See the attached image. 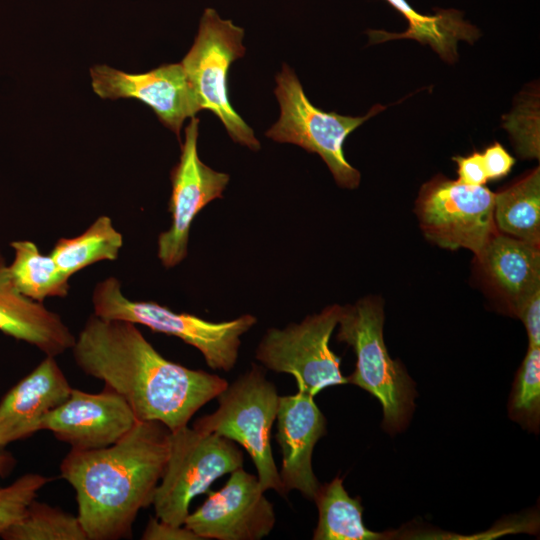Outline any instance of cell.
I'll list each match as a JSON object with an SVG mask.
<instances>
[{
    "instance_id": "1",
    "label": "cell",
    "mask_w": 540,
    "mask_h": 540,
    "mask_svg": "<svg viewBox=\"0 0 540 540\" xmlns=\"http://www.w3.org/2000/svg\"><path fill=\"white\" fill-rule=\"evenodd\" d=\"M77 366L102 380L139 421H158L171 432L216 398L228 382L164 358L136 324L92 314L71 348Z\"/></svg>"
},
{
    "instance_id": "2",
    "label": "cell",
    "mask_w": 540,
    "mask_h": 540,
    "mask_svg": "<svg viewBox=\"0 0 540 540\" xmlns=\"http://www.w3.org/2000/svg\"><path fill=\"white\" fill-rule=\"evenodd\" d=\"M170 430L139 421L118 442L100 449H71L60 474L74 489L77 517L88 540L132 535L138 512L152 504L169 455Z\"/></svg>"
},
{
    "instance_id": "3",
    "label": "cell",
    "mask_w": 540,
    "mask_h": 540,
    "mask_svg": "<svg viewBox=\"0 0 540 540\" xmlns=\"http://www.w3.org/2000/svg\"><path fill=\"white\" fill-rule=\"evenodd\" d=\"M337 339L352 347L356 366L347 376V384L356 385L373 395L382 405L383 429L402 431L415 408V384L401 362L393 360L383 338V301L365 296L354 304L342 306Z\"/></svg>"
},
{
    "instance_id": "4",
    "label": "cell",
    "mask_w": 540,
    "mask_h": 540,
    "mask_svg": "<svg viewBox=\"0 0 540 540\" xmlns=\"http://www.w3.org/2000/svg\"><path fill=\"white\" fill-rule=\"evenodd\" d=\"M95 315L143 325L155 332L175 336L195 347L207 365L228 372L235 366L241 336L257 322L255 316L244 314L236 319L212 322L189 313H177L154 301H135L122 292L116 277H107L92 291Z\"/></svg>"
},
{
    "instance_id": "5",
    "label": "cell",
    "mask_w": 540,
    "mask_h": 540,
    "mask_svg": "<svg viewBox=\"0 0 540 540\" xmlns=\"http://www.w3.org/2000/svg\"><path fill=\"white\" fill-rule=\"evenodd\" d=\"M218 408L198 418L193 427L240 444L251 457L264 491L287 495L274 461L271 429L276 419L279 395L257 365L240 375L216 397Z\"/></svg>"
},
{
    "instance_id": "6",
    "label": "cell",
    "mask_w": 540,
    "mask_h": 540,
    "mask_svg": "<svg viewBox=\"0 0 540 540\" xmlns=\"http://www.w3.org/2000/svg\"><path fill=\"white\" fill-rule=\"evenodd\" d=\"M243 465V452L218 434L184 426L169 434V455L152 505L161 521L182 526L192 500Z\"/></svg>"
},
{
    "instance_id": "7",
    "label": "cell",
    "mask_w": 540,
    "mask_h": 540,
    "mask_svg": "<svg viewBox=\"0 0 540 540\" xmlns=\"http://www.w3.org/2000/svg\"><path fill=\"white\" fill-rule=\"evenodd\" d=\"M276 83L274 92L280 105V117L267 130L266 136L276 142L292 143L308 152L317 153L339 186L357 188L361 175L345 158V139L385 107L376 105L362 117L324 112L310 102L295 73L285 64L276 76Z\"/></svg>"
},
{
    "instance_id": "8",
    "label": "cell",
    "mask_w": 540,
    "mask_h": 540,
    "mask_svg": "<svg viewBox=\"0 0 540 540\" xmlns=\"http://www.w3.org/2000/svg\"><path fill=\"white\" fill-rule=\"evenodd\" d=\"M243 37L241 27L222 19L215 9L206 8L195 41L181 64L200 109L214 113L234 142L257 151L260 143L254 131L234 110L228 95L230 66L245 54Z\"/></svg>"
},
{
    "instance_id": "9",
    "label": "cell",
    "mask_w": 540,
    "mask_h": 540,
    "mask_svg": "<svg viewBox=\"0 0 540 540\" xmlns=\"http://www.w3.org/2000/svg\"><path fill=\"white\" fill-rule=\"evenodd\" d=\"M341 309L333 304L300 323L269 328L256 349V359L272 371L292 375L298 391L313 397L326 387L347 384L340 358L329 347Z\"/></svg>"
},
{
    "instance_id": "10",
    "label": "cell",
    "mask_w": 540,
    "mask_h": 540,
    "mask_svg": "<svg viewBox=\"0 0 540 540\" xmlns=\"http://www.w3.org/2000/svg\"><path fill=\"white\" fill-rule=\"evenodd\" d=\"M493 193L438 175L420 189L415 213L424 236L434 244L477 255L498 232Z\"/></svg>"
},
{
    "instance_id": "11",
    "label": "cell",
    "mask_w": 540,
    "mask_h": 540,
    "mask_svg": "<svg viewBox=\"0 0 540 540\" xmlns=\"http://www.w3.org/2000/svg\"><path fill=\"white\" fill-rule=\"evenodd\" d=\"M198 135L199 119L192 117L185 128L179 162L170 175L171 226L160 233L157 240V256L166 268L175 267L186 258L194 218L208 203L223 197L230 179L228 174L215 171L200 160Z\"/></svg>"
},
{
    "instance_id": "12",
    "label": "cell",
    "mask_w": 540,
    "mask_h": 540,
    "mask_svg": "<svg viewBox=\"0 0 540 540\" xmlns=\"http://www.w3.org/2000/svg\"><path fill=\"white\" fill-rule=\"evenodd\" d=\"M258 477L238 468L218 491L189 513L184 526L202 540H260L270 534L276 517Z\"/></svg>"
},
{
    "instance_id": "13",
    "label": "cell",
    "mask_w": 540,
    "mask_h": 540,
    "mask_svg": "<svg viewBox=\"0 0 540 540\" xmlns=\"http://www.w3.org/2000/svg\"><path fill=\"white\" fill-rule=\"evenodd\" d=\"M92 88L102 99H136L149 106L160 122L180 141L181 127L200 106L181 63L164 64L145 73L131 74L107 65L90 69Z\"/></svg>"
},
{
    "instance_id": "14",
    "label": "cell",
    "mask_w": 540,
    "mask_h": 540,
    "mask_svg": "<svg viewBox=\"0 0 540 540\" xmlns=\"http://www.w3.org/2000/svg\"><path fill=\"white\" fill-rule=\"evenodd\" d=\"M139 422L128 403L105 388L100 393L71 390L68 398L42 420L41 430L68 443L71 449L93 450L110 446Z\"/></svg>"
},
{
    "instance_id": "15",
    "label": "cell",
    "mask_w": 540,
    "mask_h": 540,
    "mask_svg": "<svg viewBox=\"0 0 540 540\" xmlns=\"http://www.w3.org/2000/svg\"><path fill=\"white\" fill-rule=\"evenodd\" d=\"M475 267L486 292L510 316L518 318L540 290V246L499 231L475 255Z\"/></svg>"
},
{
    "instance_id": "16",
    "label": "cell",
    "mask_w": 540,
    "mask_h": 540,
    "mask_svg": "<svg viewBox=\"0 0 540 540\" xmlns=\"http://www.w3.org/2000/svg\"><path fill=\"white\" fill-rule=\"evenodd\" d=\"M275 439L282 452L279 472L286 493L314 500L321 484L312 468L315 444L326 434V418L308 393L279 396Z\"/></svg>"
},
{
    "instance_id": "17",
    "label": "cell",
    "mask_w": 540,
    "mask_h": 540,
    "mask_svg": "<svg viewBox=\"0 0 540 540\" xmlns=\"http://www.w3.org/2000/svg\"><path fill=\"white\" fill-rule=\"evenodd\" d=\"M71 390L55 357L46 355L0 402V449L40 431L43 418L62 404Z\"/></svg>"
},
{
    "instance_id": "18",
    "label": "cell",
    "mask_w": 540,
    "mask_h": 540,
    "mask_svg": "<svg viewBox=\"0 0 540 540\" xmlns=\"http://www.w3.org/2000/svg\"><path fill=\"white\" fill-rule=\"evenodd\" d=\"M0 331L53 357L71 350L76 338L57 313L17 291L1 252Z\"/></svg>"
},
{
    "instance_id": "19",
    "label": "cell",
    "mask_w": 540,
    "mask_h": 540,
    "mask_svg": "<svg viewBox=\"0 0 540 540\" xmlns=\"http://www.w3.org/2000/svg\"><path fill=\"white\" fill-rule=\"evenodd\" d=\"M407 21V30L390 33L383 30H369L371 43H381L393 39H413L429 44L440 57L448 62L457 59V43L465 40L473 43L479 37V30L464 19L463 12L456 9H440L436 13L421 14L406 0H385Z\"/></svg>"
},
{
    "instance_id": "20",
    "label": "cell",
    "mask_w": 540,
    "mask_h": 540,
    "mask_svg": "<svg viewBox=\"0 0 540 540\" xmlns=\"http://www.w3.org/2000/svg\"><path fill=\"white\" fill-rule=\"evenodd\" d=\"M494 220L499 232L540 246L539 167L495 193Z\"/></svg>"
},
{
    "instance_id": "21",
    "label": "cell",
    "mask_w": 540,
    "mask_h": 540,
    "mask_svg": "<svg viewBox=\"0 0 540 540\" xmlns=\"http://www.w3.org/2000/svg\"><path fill=\"white\" fill-rule=\"evenodd\" d=\"M314 501L318 522L314 540H378L384 534L368 529L362 519L360 497L352 498L339 477L321 485Z\"/></svg>"
},
{
    "instance_id": "22",
    "label": "cell",
    "mask_w": 540,
    "mask_h": 540,
    "mask_svg": "<svg viewBox=\"0 0 540 540\" xmlns=\"http://www.w3.org/2000/svg\"><path fill=\"white\" fill-rule=\"evenodd\" d=\"M10 246L14 259L8 265V273L20 294L40 303L46 298L68 295L71 277L58 267L50 254H42L29 240L13 241Z\"/></svg>"
},
{
    "instance_id": "23",
    "label": "cell",
    "mask_w": 540,
    "mask_h": 540,
    "mask_svg": "<svg viewBox=\"0 0 540 540\" xmlns=\"http://www.w3.org/2000/svg\"><path fill=\"white\" fill-rule=\"evenodd\" d=\"M123 246V236L107 215L97 217L81 234L59 238L50 256L69 277L100 261H115Z\"/></svg>"
},
{
    "instance_id": "24",
    "label": "cell",
    "mask_w": 540,
    "mask_h": 540,
    "mask_svg": "<svg viewBox=\"0 0 540 540\" xmlns=\"http://www.w3.org/2000/svg\"><path fill=\"white\" fill-rule=\"evenodd\" d=\"M0 537L5 540H88L77 516L36 500Z\"/></svg>"
},
{
    "instance_id": "25",
    "label": "cell",
    "mask_w": 540,
    "mask_h": 540,
    "mask_svg": "<svg viewBox=\"0 0 540 540\" xmlns=\"http://www.w3.org/2000/svg\"><path fill=\"white\" fill-rule=\"evenodd\" d=\"M509 416L529 431L540 425V347L528 346L512 386Z\"/></svg>"
},
{
    "instance_id": "26",
    "label": "cell",
    "mask_w": 540,
    "mask_h": 540,
    "mask_svg": "<svg viewBox=\"0 0 540 540\" xmlns=\"http://www.w3.org/2000/svg\"><path fill=\"white\" fill-rule=\"evenodd\" d=\"M50 481L43 475L27 473L7 487L0 488V536L24 514L39 490Z\"/></svg>"
},
{
    "instance_id": "27",
    "label": "cell",
    "mask_w": 540,
    "mask_h": 540,
    "mask_svg": "<svg viewBox=\"0 0 540 540\" xmlns=\"http://www.w3.org/2000/svg\"><path fill=\"white\" fill-rule=\"evenodd\" d=\"M481 155L488 180L505 177L515 163L514 158L497 142L487 147Z\"/></svg>"
},
{
    "instance_id": "28",
    "label": "cell",
    "mask_w": 540,
    "mask_h": 540,
    "mask_svg": "<svg viewBox=\"0 0 540 540\" xmlns=\"http://www.w3.org/2000/svg\"><path fill=\"white\" fill-rule=\"evenodd\" d=\"M142 540H202L193 531L151 517L141 536Z\"/></svg>"
},
{
    "instance_id": "29",
    "label": "cell",
    "mask_w": 540,
    "mask_h": 540,
    "mask_svg": "<svg viewBox=\"0 0 540 540\" xmlns=\"http://www.w3.org/2000/svg\"><path fill=\"white\" fill-rule=\"evenodd\" d=\"M458 166V181L473 186L484 185L488 179L485 173L482 155L474 152L469 156H456L452 158Z\"/></svg>"
},
{
    "instance_id": "30",
    "label": "cell",
    "mask_w": 540,
    "mask_h": 540,
    "mask_svg": "<svg viewBox=\"0 0 540 540\" xmlns=\"http://www.w3.org/2000/svg\"><path fill=\"white\" fill-rule=\"evenodd\" d=\"M518 319L526 328L528 346L540 347V290L527 300Z\"/></svg>"
},
{
    "instance_id": "31",
    "label": "cell",
    "mask_w": 540,
    "mask_h": 540,
    "mask_svg": "<svg viewBox=\"0 0 540 540\" xmlns=\"http://www.w3.org/2000/svg\"><path fill=\"white\" fill-rule=\"evenodd\" d=\"M9 461L10 459L8 457L0 455V472H3L6 470V468L10 465Z\"/></svg>"
}]
</instances>
